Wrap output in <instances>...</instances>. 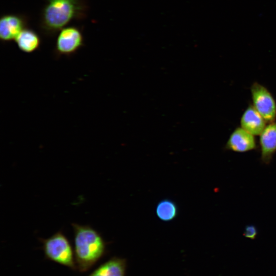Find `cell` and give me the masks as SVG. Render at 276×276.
I'll return each instance as SVG.
<instances>
[{
  "instance_id": "6da1fadb",
  "label": "cell",
  "mask_w": 276,
  "mask_h": 276,
  "mask_svg": "<svg viewBox=\"0 0 276 276\" xmlns=\"http://www.w3.org/2000/svg\"><path fill=\"white\" fill-rule=\"evenodd\" d=\"M74 231V256L80 272L88 270L105 252L106 243L101 235L88 225L71 224Z\"/></svg>"
},
{
  "instance_id": "7a4b0ae2",
  "label": "cell",
  "mask_w": 276,
  "mask_h": 276,
  "mask_svg": "<svg viewBox=\"0 0 276 276\" xmlns=\"http://www.w3.org/2000/svg\"><path fill=\"white\" fill-rule=\"evenodd\" d=\"M85 10L82 0H47L41 12V28L52 35L73 19L84 16Z\"/></svg>"
},
{
  "instance_id": "3957f363",
  "label": "cell",
  "mask_w": 276,
  "mask_h": 276,
  "mask_svg": "<svg viewBox=\"0 0 276 276\" xmlns=\"http://www.w3.org/2000/svg\"><path fill=\"white\" fill-rule=\"evenodd\" d=\"M46 258L76 270L74 252L67 237L59 231L47 239H39Z\"/></svg>"
},
{
  "instance_id": "277c9868",
  "label": "cell",
  "mask_w": 276,
  "mask_h": 276,
  "mask_svg": "<svg viewBox=\"0 0 276 276\" xmlns=\"http://www.w3.org/2000/svg\"><path fill=\"white\" fill-rule=\"evenodd\" d=\"M84 45V39L80 30L74 26L65 27L58 33L54 49L55 57H70Z\"/></svg>"
},
{
  "instance_id": "5b68a950",
  "label": "cell",
  "mask_w": 276,
  "mask_h": 276,
  "mask_svg": "<svg viewBox=\"0 0 276 276\" xmlns=\"http://www.w3.org/2000/svg\"><path fill=\"white\" fill-rule=\"evenodd\" d=\"M253 106L266 122L276 118V103L271 93L262 85L255 82L250 88Z\"/></svg>"
},
{
  "instance_id": "8992f818",
  "label": "cell",
  "mask_w": 276,
  "mask_h": 276,
  "mask_svg": "<svg viewBox=\"0 0 276 276\" xmlns=\"http://www.w3.org/2000/svg\"><path fill=\"white\" fill-rule=\"evenodd\" d=\"M26 20L24 16L16 14H6L0 19V38L2 41L14 40L26 28Z\"/></svg>"
},
{
  "instance_id": "52a82bcc",
  "label": "cell",
  "mask_w": 276,
  "mask_h": 276,
  "mask_svg": "<svg viewBox=\"0 0 276 276\" xmlns=\"http://www.w3.org/2000/svg\"><path fill=\"white\" fill-rule=\"evenodd\" d=\"M254 135L241 127L236 128L231 134L226 147L235 152H244L256 148Z\"/></svg>"
},
{
  "instance_id": "ba28073f",
  "label": "cell",
  "mask_w": 276,
  "mask_h": 276,
  "mask_svg": "<svg viewBox=\"0 0 276 276\" xmlns=\"http://www.w3.org/2000/svg\"><path fill=\"white\" fill-rule=\"evenodd\" d=\"M241 127L254 135H260L266 126V121L253 106H249L240 120Z\"/></svg>"
},
{
  "instance_id": "9c48e42d",
  "label": "cell",
  "mask_w": 276,
  "mask_h": 276,
  "mask_svg": "<svg viewBox=\"0 0 276 276\" xmlns=\"http://www.w3.org/2000/svg\"><path fill=\"white\" fill-rule=\"evenodd\" d=\"M262 160L268 163L276 151V123L266 126L260 135Z\"/></svg>"
},
{
  "instance_id": "30bf717a",
  "label": "cell",
  "mask_w": 276,
  "mask_h": 276,
  "mask_svg": "<svg viewBox=\"0 0 276 276\" xmlns=\"http://www.w3.org/2000/svg\"><path fill=\"white\" fill-rule=\"evenodd\" d=\"M126 261L113 257L104 263L88 276H125Z\"/></svg>"
},
{
  "instance_id": "8fae6325",
  "label": "cell",
  "mask_w": 276,
  "mask_h": 276,
  "mask_svg": "<svg viewBox=\"0 0 276 276\" xmlns=\"http://www.w3.org/2000/svg\"><path fill=\"white\" fill-rule=\"evenodd\" d=\"M18 48L22 52L32 53L37 50L41 44L39 35L33 30L26 28L14 40Z\"/></svg>"
},
{
  "instance_id": "7c38bea8",
  "label": "cell",
  "mask_w": 276,
  "mask_h": 276,
  "mask_svg": "<svg viewBox=\"0 0 276 276\" xmlns=\"http://www.w3.org/2000/svg\"><path fill=\"white\" fill-rule=\"evenodd\" d=\"M156 215L163 221H170L174 219L178 213L176 204L172 200L165 199L157 204L155 210Z\"/></svg>"
},
{
  "instance_id": "4fadbf2b",
  "label": "cell",
  "mask_w": 276,
  "mask_h": 276,
  "mask_svg": "<svg viewBox=\"0 0 276 276\" xmlns=\"http://www.w3.org/2000/svg\"><path fill=\"white\" fill-rule=\"evenodd\" d=\"M245 236L253 239L256 235V231L253 226H249L246 229Z\"/></svg>"
}]
</instances>
